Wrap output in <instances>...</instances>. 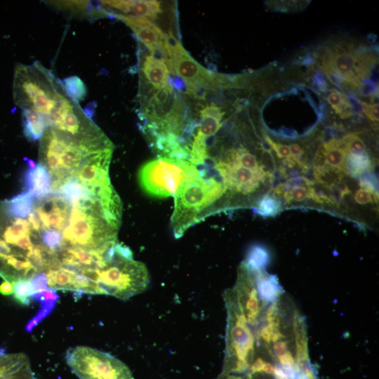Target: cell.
Returning <instances> with one entry per match:
<instances>
[{
	"label": "cell",
	"instance_id": "cell-1",
	"mask_svg": "<svg viewBox=\"0 0 379 379\" xmlns=\"http://www.w3.org/2000/svg\"><path fill=\"white\" fill-rule=\"evenodd\" d=\"M13 96L18 107L41 115L46 128L80 138L95 126L79 102L67 94L62 82L39 61L15 66Z\"/></svg>",
	"mask_w": 379,
	"mask_h": 379
},
{
	"label": "cell",
	"instance_id": "cell-2",
	"mask_svg": "<svg viewBox=\"0 0 379 379\" xmlns=\"http://www.w3.org/2000/svg\"><path fill=\"white\" fill-rule=\"evenodd\" d=\"M256 337L265 348L253 339V347L244 359L222 364L215 379H318L307 354L306 342L297 348L279 352L267 348L265 341L257 333Z\"/></svg>",
	"mask_w": 379,
	"mask_h": 379
},
{
	"label": "cell",
	"instance_id": "cell-3",
	"mask_svg": "<svg viewBox=\"0 0 379 379\" xmlns=\"http://www.w3.org/2000/svg\"><path fill=\"white\" fill-rule=\"evenodd\" d=\"M40 143V163L48 170L51 192H58L88 158L114 147L104 133L88 138H77L51 127L46 128Z\"/></svg>",
	"mask_w": 379,
	"mask_h": 379
},
{
	"label": "cell",
	"instance_id": "cell-4",
	"mask_svg": "<svg viewBox=\"0 0 379 379\" xmlns=\"http://www.w3.org/2000/svg\"><path fill=\"white\" fill-rule=\"evenodd\" d=\"M78 271L94 281L98 294L112 295L123 300L145 291L149 284L146 266L133 260L131 250L121 243L114 244V254L104 267L81 268Z\"/></svg>",
	"mask_w": 379,
	"mask_h": 379
},
{
	"label": "cell",
	"instance_id": "cell-5",
	"mask_svg": "<svg viewBox=\"0 0 379 379\" xmlns=\"http://www.w3.org/2000/svg\"><path fill=\"white\" fill-rule=\"evenodd\" d=\"M71 207L62 234L61 250L79 247L105 251L117 243V229L107 221L95 197L73 203Z\"/></svg>",
	"mask_w": 379,
	"mask_h": 379
},
{
	"label": "cell",
	"instance_id": "cell-6",
	"mask_svg": "<svg viewBox=\"0 0 379 379\" xmlns=\"http://www.w3.org/2000/svg\"><path fill=\"white\" fill-rule=\"evenodd\" d=\"M223 196V185L215 178L199 176L185 182L174 197L171 220L174 237H181L188 228L211 215Z\"/></svg>",
	"mask_w": 379,
	"mask_h": 379
},
{
	"label": "cell",
	"instance_id": "cell-7",
	"mask_svg": "<svg viewBox=\"0 0 379 379\" xmlns=\"http://www.w3.org/2000/svg\"><path fill=\"white\" fill-rule=\"evenodd\" d=\"M199 176V171L189 161L161 157L146 162L138 171L143 191L160 198L175 197L185 182Z\"/></svg>",
	"mask_w": 379,
	"mask_h": 379
},
{
	"label": "cell",
	"instance_id": "cell-8",
	"mask_svg": "<svg viewBox=\"0 0 379 379\" xmlns=\"http://www.w3.org/2000/svg\"><path fill=\"white\" fill-rule=\"evenodd\" d=\"M171 74L179 77L185 84V92L197 99H205L208 90L220 86V77L198 63L169 32L166 34Z\"/></svg>",
	"mask_w": 379,
	"mask_h": 379
},
{
	"label": "cell",
	"instance_id": "cell-9",
	"mask_svg": "<svg viewBox=\"0 0 379 379\" xmlns=\"http://www.w3.org/2000/svg\"><path fill=\"white\" fill-rule=\"evenodd\" d=\"M65 361L79 379H133L130 368L123 361L90 347L69 348Z\"/></svg>",
	"mask_w": 379,
	"mask_h": 379
},
{
	"label": "cell",
	"instance_id": "cell-10",
	"mask_svg": "<svg viewBox=\"0 0 379 379\" xmlns=\"http://www.w3.org/2000/svg\"><path fill=\"white\" fill-rule=\"evenodd\" d=\"M111 17L117 18L129 27L151 55L164 59L169 66L166 34L159 26L148 19L135 16L112 15Z\"/></svg>",
	"mask_w": 379,
	"mask_h": 379
},
{
	"label": "cell",
	"instance_id": "cell-11",
	"mask_svg": "<svg viewBox=\"0 0 379 379\" xmlns=\"http://www.w3.org/2000/svg\"><path fill=\"white\" fill-rule=\"evenodd\" d=\"M70 208V203L63 196L57 192H51L39 198L34 210L43 227L62 232L68 222Z\"/></svg>",
	"mask_w": 379,
	"mask_h": 379
},
{
	"label": "cell",
	"instance_id": "cell-12",
	"mask_svg": "<svg viewBox=\"0 0 379 379\" xmlns=\"http://www.w3.org/2000/svg\"><path fill=\"white\" fill-rule=\"evenodd\" d=\"M104 17L112 15L135 16L154 20L162 12L161 1L152 0L138 1H101L96 7Z\"/></svg>",
	"mask_w": 379,
	"mask_h": 379
},
{
	"label": "cell",
	"instance_id": "cell-13",
	"mask_svg": "<svg viewBox=\"0 0 379 379\" xmlns=\"http://www.w3.org/2000/svg\"><path fill=\"white\" fill-rule=\"evenodd\" d=\"M140 87L160 88L167 85L170 79L168 63L162 58L142 53L139 59Z\"/></svg>",
	"mask_w": 379,
	"mask_h": 379
},
{
	"label": "cell",
	"instance_id": "cell-14",
	"mask_svg": "<svg viewBox=\"0 0 379 379\" xmlns=\"http://www.w3.org/2000/svg\"><path fill=\"white\" fill-rule=\"evenodd\" d=\"M24 180L23 192L32 198H41L51 193V177L44 164L39 162L35 168L27 170Z\"/></svg>",
	"mask_w": 379,
	"mask_h": 379
},
{
	"label": "cell",
	"instance_id": "cell-15",
	"mask_svg": "<svg viewBox=\"0 0 379 379\" xmlns=\"http://www.w3.org/2000/svg\"><path fill=\"white\" fill-rule=\"evenodd\" d=\"M223 115L224 112L219 107L214 104L206 105L200 110V120L194 123V130L196 128L197 133L209 138L221 128Z\"/></svg>",
	"mask_w": 379,
	"mask_h": 379
},
{
	"label": "cell",
	"instance_id": "cell-16",
	"mask_svg": "<svg viewBox=\"0 0 379 379\" xmlns=\"http://www.w3.org/2000/svg\"><path fill=\"white\" fill-rule=\"evenodd\" d=\"M31 298L39 302L41 307L37 314L26 324L25 331L27 333L32 332L41 321L51 314L60 296L55 290L48 288L33 294Z\"/></svg>",
	"mask_w": 379,
	"mask_h": 379
},
{
	"label": "cell",
	"instance_id": "cell-17",
	"mask_svg": "<svg viewBox=\"0 0 379 379\" xmlns=\"http://www.w3.org/2000/svg\"><path fill=\"white\" fill-rule=\"evenodd\" d=\"M1 211L8 217L25 218H28L34 208L33 198L25 192L13 197L12 199L1 203Z\"/></svg>",
	"mask_w": 379,
	"mask_h": 379
},
{
	"label": "cell",
	"instance_id": "cell-18",
	"mask_svg": "<svg viewBox=\"0 0 379 379\" xmlns=\"http://www.w3.org/2000/svg\"><path fill=\"white\" fill-rule=\"evenodd\" d=\"M331 62L332 67L338 73L344 76L345 79L357 83V79L354 76L357 59L354 53L345 50L336 51L331 55Z\"/></svg>",
	"mask_w": 379,
	"mask_h": 379
},
{
	"label": "cell",
	"instance_id": "cell-19",
	"mask_svg": "<svg viewBox=\"0 0 379 379\" xmlns=\"http://www.w3.org/2000/svg\"><path fill=\"white\" fill-rule=\"evenodd\" d=\"M45 273L49 288L74 292L75 270L58 266L46 270Z\"/></svg>",
	"mask_w": 379,
	"mask_h": 379
},
{
	"label": "cell",
	"instance_id": "cell-20",
	"mask_svg": "<svg viewBox=\"0 0 379 379\" xmlns=\"http://www.w3.org/2000/svg\"><path fill=\"white\" fill-rule=\"evenodd\" d=\"M12 218L13 219L11 220V222L4 230H0V238L11 250V255L9 256H13L14 247L16 242L22 237L30 234L31 229L29 222L25 219L19 218Z\"/></svg>",
	"mask_w": 379,
	"mask_h": 379
},
{
	"label": "cell",
	"instance_id": "cell-21",
	"mask_svg": "<svg viewBox=\"0 0 379 379\" xmlns=\"http://www.w3.org/2000/svg\"><path fill=\"white\" fill-rule=\"evenodd\" d=\"M22 121L23 132L27 139L34 142L42 138L46 126L41 115L32 110L23 109Z\"/></svg>",
	"mask_w": 379,
	"mask_h": 379
},
{
	"label": "cell",
	"instance_id": "cell-22",
	"mask_svg": "<svg viewBox=\"0 0 379 379\" xmlns=\"http://www.w3.org/2000/svg\"><path fill=\"white\" fill-rule=\"evenodd\" d=\"M324 154L326 164L342 172H347L345 165L347 152L340 143L331 140L324 145Z\"/></svg>",
	"mask_w": 379,
	"mask_h": 379
},
{
	"label": "cell",
	"instance_id": "cell-23",
	"mask_svg": "<svg viewBox=\"0 0 379 379\" xmlns=\"http://www.w3.org/2000/svg\"><path fill=\"white\" fill-rule=\"evenodd\" d=\"M0 379H26L15 358L0 348Z\"/></svg>",
	"mask_w": 379,
	"mask_h": 379
},
{
	"label": "cell",
	"instance_id": "cell-24",
	"mask_svg": "<svg viewBox=\"0 0 379 379\" xmlns=\"http://www.w3.org/2000/svg\"><path fill=\"white\" fill-rule=\"evenodd\" d=\"M57 193L63 196L70 204L83 199L94 197L85 186L74 177L69 179Z\"/></svg>",
	"mask_w": 379,
	"mask_h": 379
},
{
	"label": "cell",
	"instance_id": "cell-25",
	"mask_svg": "<svg viewBox=\"0 0 379 379\" xmlns=\"http://www.w3.org/2000/svg\"><path fill=\"white\" fill-rule=\"evenodd\" d=\"M269 260L268 251L264 246L255 245L248 250L244 264L251 270L260 271L266 267Z\"/></svg>",
	"mask_w": 379,
	"mask_h": 379
},
{
	"label": "cell",
	"instance_id": "cell-26",
	"mask_svg": "<svg viewBox=\"0 0 379 379\" xmlns=\"http://www.w3.org/2000/svg\"><path fill=\"white\" fill-rule=\"evenodd\" d=\"M347 171L352 176H359L371 168V163L368 155L362 154H349L347 157Z\"/></svg>",
	"mask_w": 379,
	"mask_h": 379
},
{
	"label": "cell",
	"instance_id": "cell-27",
	"mask_svg": "<svg viewBox=\"0 0 379 379\" xmlns=\"http://www.w3.org/2000/svg\"><path fill=\"white\" fill-rule=\"evenodd\" d=\"M67 94L79 102L84 100L87 94V89L82 80L77 76H71L62 81Z\"/></svg>",
	"mask_w": 379,
	"mask_h": 379
},
{
	"label": "cell",
	"instance_id": "cell-28",
	"mask_svg": "<svg viewBox=\"0 0 379 379\" xmlns=\"http://www.w3.org/2000/svg\"><path fill=\"white\" fill-rule=\"evenodd\" d=\"M13 298L23 305H29L32 300V295L34 294L30 279H21L13 284Z\"/></svg>",
	"mask_w": 379,
	"mask_h": 379
},
{
	"label": "cell",
	"instance_id": "cell-29",
	"mask_svg": "<svg viewBox=\"0 0 379 379\" xmlns=\"http://www.w3.org/2000/svg\"><path fill=\"white\" fill-rule=\"evenodd\" d=\"M327 101L342 118H347L351 115L352 107L340 92L332 91L327 97Z\"/></svg>",
	"mask_w": 379,
	"mask_h": 379
},
{
	"label": "cell",
	"instance_id": "cell-30",
	"mask_svg": "<svg viewBox=\"0 0 379 379\" xmlns=\"http://www.w3.org/2000/svg\"><path fill=\"white\" fill-rule=\"evenodd\" d=\"M281 203L272 196L266 195L258 202L255 212L264 217L274 216L280 210Z\"/></svg>",
	"mask_w": 379,
	"mask_h": 379
},
{
	"label": "cell",
	"instance_id": "cell-31",
	"mask_svg": "<svg viewBox=\"0 0 379 379\" xmlns=\"http://www.w3.org/2000/svg\"><path fill=\"white\" fill-rule=\"evenodd\" d=\"M42 246L48 250L58 253L61 251L62 235L56 230L44 229L41 234Z\"/></svg>",
	"mask_w": 379,
	"mask_h": 379
},
{
	"label": "cell",
	"instance_id": "cell-32",
	"mask_svg": "<svg viewBox=\"0 0 379 379\" xmlns=\"http://www.w3.org/2000/svg\"><path fill=\"white\" fill-rule=\"evenodd\" d=\"M346 152L349 154H362L366 152V145L355 135H350L344 139Z\"/></svg>",
	"mask_w": 379,
	"mask_h": 379
},
{
	"label": "cell",
	"instance_id": "cell-33",
	"mask_svg": "<svg viewBox=\"0 0 379 379\" xmlns=\"http://www.w3.org/2000/svg\"><path fill=\"white\" fill-rule=\"evenodd\" d=\"M287 202L302 201L308 197V191L302 186H295L283 194Z\"/></svg>",
	"mask_w": 379,
	"mask_h": 379
},
{
	"label": "cell",
	"instance_id": "cell-34",
	"mask_svg": "<svg viewBox=\"0 0 379 379\" xmlns=\"http://www.w3.org/2000/svg\"><path fill=\"white\" fill-rule=\"evenodd\" d=\"M30 279L33 286L34 293L45 291L48 288L47 284V278L44 272H39Z\"/></svg>",
	"mask_w": 379,
	"mask_h": 379
},
{
	"label": "cell",
	"instance_id": "cell-35",
	"mask_svg": "<svg viewBox=\"0 0 379 379\" xmlns=\"http://www.w3.org/2000/svg\"><path fill=\"white\" fill-rule=\"evenodd\" d=\"M267 140L279 158H289L291 157L289 146L274 142L267 137Z\"/></svg>",
	"mask_w": 379,
	"mask_h": 379
},
{
	"label": "cell",
	"instance_id": "cell-36",
	"mask_svg": "<svg viewBox=\"0 0 379 379\" xmlns=\"http://www.w3.org/2000/svg\"><path fill=\"white\" fill-rule=\"evenodd\" d=\"M362 109L366 117L373 121H378V104L369 105L362 102Z\"/></svg>",
	"mask_w": 379,
	"mask_h": 379
},
{
	"label": "cell",
	"instance_id": "cell-37",
	"mask_svg": "<svg viewBox=\"0 0 379 379\" xmlns=\"http://www.w3.org/2000/svg\"><path fill=\"white\" fill-rule=\"evenodd\" d=\"M354 198L355 201L359 204H366L373 201L372 194L361 188L356 192Z\"/></svg>",
	"mask_w": 379,
	"mask_h": 379
},
{
	"label": "cell",
	"instance_id": "cell-38",
	"mask_svg": "<svg viewBox=\"0 0 379 379\" xmlns=\"http://www.w3.org/2000/svg\"><path fill=\"white\" fill-rule=\"evenodd\" d=\"M359 185L361 189L366 190L371 192L374 197V199L376 201V193L378 191L376 190V185L369 177H364L361 178L359 181Z\"/></svg>",
	"mask_w": 379,
	"mask_h": 379
},
{
	"label": "cell",
	"instance_id": "cell-39",
	"mask_svg": "<svg viewBox=\"0 0 379 379\" xmlns=\"http://www.w3.org/2000/svg\"><path fill=\"white\" fill-rule=\"evenodd\" d=\"M28 222H29L31 228L34 231L40 232L41 230L43 227L41 222L34 210H33L28 216Z\"/></svg>",
	"mask_w": 379,
	"mask_h": 379
},
{
	"label": "cell",
	"instance_id": "cell-40",
	"mask_svg": "<svg viewBox=\"0 0 379 379\" xmlns=\"http://www.w3.org/2000/svg\"><path fill=\"white\" fill-rule=\"evenodd\" d=\"M289 148L292 159L294 160V161H299L303 154V151L300 146L296 143H294L290 145Z\"/></svg>",
	"mask_w": 379,
	"mask_h": 379
},
{
	"label": "cell",
	"instance_id": "cell-41",
	"mask_svg": "<svg viewBox=\"0 0 379 379\" xmlns=\"http://www.w3.org/2000/svg\"><path fill=\"white\" fill-rule=\"evenodd\" d=\"M0 293L4 295L13 293V285L10 281H4L0 285Z\"/></svg>",
	"mask_w": 379,
	"mask_h": 379
},
{
	"label": "cell",
	"instance_id": "cell-42",
	"mask_svg": "<svg viewBox=\"0 0 379 379\" xmlns=\"http://www.w3.org/2000/svg\"><path fill=\"white\" fill-rule=\"evenodd\" d=\"M25 159H26L27 161V164H28V166H29V169H34V168H36V163H35L33 160H32V159H27V158H25Z\"/></svg>",
	"mask_w": 379,
	"mask_h": 379
}]
</instances>
